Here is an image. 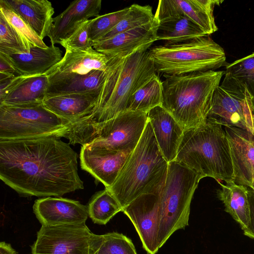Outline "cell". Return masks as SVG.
<instances>
[{"label": "cell", "mask_w": 254, "mask_h": 254, "mask_svg": "<svg viewBox=\"0 0 254 254\" xmlns=\"http://www.w3.org/2000/svg\"><path fill=\"white\" fill-rule=\"evenodd\" d=\"M77 157L60 138L0 140V179L21 195L60 197L84 189Z\"/></svg>", "instance_id": "obj_1"}, {"label": "cell", "mask_w": 254, "mask_h": 254, "mask_svg": "<svg viewBox=\"0 0 254 254\" xmlns=\"http://www.w3.org/2000/svg\"><path fill=\"white\" fill-rule=\"evenodd\" d=\"M145 47L125 57H109L105 78L92 113L78 121L101 122L126 112L131 96L157 75Z\"/></svg>", "instance_id": "obj_2"}, {"label": "cell", "mask_w": 254, "mask_h": 254, "mask_svg": "<svg viewBox=\"0 0 254 254\" xmlns=\"http://www.w3.org/2000/svg\"><path fill=\"white\" fill-rule=\"evenodd\" d=\"M168 167L169 163L159 148L147 118L138 143L128 156L113 185L107 189L123 210L142 194H160L166 182Z\"/></svg>", "instance_id": "obj_3"}, {"label": "cell", "mask_w": 254, "mask_h": 254, "mask_svg": "<svg viewBox=\"0 0 254 254\" xmlns=\"http://www.w3.org/2000/svg\"><path fill=\"white\" fill-rule=\"evenodd\" d=\"M224 123L220 119L208 117L205 123L185 130L175 160L203 178L211 177L226 184L235 183Z\"/></svg>", "instance_id": "obj_4"}, {"label": "cell", "mask_w": 254, "mask_h": 254, "mask_svg": "<svg viewBox=\"0 0 254 254\" xmlns=\"http://www.w3.org/2000/svg\"><path fill=\"white\" fill-rule=\"evenodd\" d=\"M225 74L224 71L209 70L164 74L161 106L184 131L201 125L208 117L214 91Z\"/></svg>", "instance_id": "obj_5"}, {"label": "cell", "mask_w": 254, "mask_h": 254, "mask_svg": "<svg viewBox=\"0 0 254 254\" xmlns=\"http://www.w3.org/2000/svg\"><path fill=\"white\" fill-rule=\"evenodd\" d=\"M202 178L181 162L175 160L169 163L166 182L159 196V249L175 231L189 225L190 203Z\"/></svg>", "instance_id": "obj_6"}, {"label": "cell", "mask_w": 254, "mask_h": 254, "mask_svg": "<svg viewBox=\"0 0 254 254\" xmlns=\"http://www.w3.org/2000/svg\"><path fill=\"white\" fill-rule=\"evenodd\" d=\"M149 53L156 71L163 75L215 70L228 64L223 48L209 35L183 43L155 46Z\"/></svg>", "instance_id": "obj_7"}, {"label": "cell", "mask_w": 254, "mask_h": 254, "mask_svg": "<svg viewBox=\"0 0 254 254\" xmlns=\"http://www.w3.org/2000/svg\"><path fill=\"white\" fill-rule=\"evenodd\" d=\"M147 122V113L126 111L101 122H78L65 137L69 144H94L118 152H131L138 143Z\"/></svg>", "instance_id": "obj_8"}, {"label": "cell", "mask_w": 254, "mask_h": 254, "mask_svg": "<svg viewBox=\"0 0 254 254\" xmlns=\"http://www.w3.org/2000/svg\"><path fill=\"white\" fill-rule=\"evenodd\" d=\"M71 127L70 122L50 111L43 104L0 105V140L65 138Z\"/></svg>", "instance_id": "obj_9"}, {"label": "cell", "mask_w": 254, "mask_h": 254, "mask_svg": "<svg viewBox=\"0 0 254 254\" xmlns=\"http://www.w3.org/2000/svg\"><path fill=\"white\" fill-rule=\"evenodd\" d=\"M246 87L226 73L214 91L208 117L220 119L254 135V111Z\"/></svg>", "instance_id": "obj_10"}, {"label": "cell", "mask_w": 254, "mask_h": 254, "mask_svg": "<svg viewBox=\"0 0 254 254\" xmlns=\"http://www.w3.org/2000/svg\"><path fill=\"white\" fill-rule=\"evenodd\" d=\"M92 234L85 224L42 225L32 254H89Z\"/></svg>", "instance_id": "obj_11"}, {"label": "cell", "mask_w": 254, "mask_h": 254, "mask_svg": "<svg viewBox=\"0 0 254 254\" xmlns=\"http://www.w3.org/2000/svg\"><path fill=\"white\" fill-rule=\"evenodd\" d=\"M159 196L151 193L142 194L122 210L133 224L143 248L148 254H155L159 249Z\"/></svg>", "instance_id": "obj_12"}, {"label": "cell", "mask_w": 254, "mask_h": 254, "mask_svg": "<svg viewBox=\"0 0 254 254\" xmlns=\"http://www.w3.org/2000/svg\"><path fill=\"white\" fill-rule=\"evenodd\" d=\"M158 22L157 40L175 45L206 36L178 8L174 0H160L154 14Z\"/></svg>", "instance_id": "obj_13"}, {"label": "cell", "mask_w": 254, "mask_h": 254, "mask_svg": "<svg viewBox=\"0 0 254 254\" xmlns=\"http://www.w3.org/2000/svg\"><path fill=\"white\" fill-rule=\"evenodd\" d=\"M131 152L114 151L94 144H86L81 148L80 166L108 189L115 182Z\"/></svg>", "instance_id": "obj_14"}, {"label": "cell", "mask_w": 254, "mask_h": 254, "mask_svg": "<svg viewBox=\"0 0 254 254\" xmlns=\"http://www.w3.org/2000/svg\"><path fill=\"white\" fill-rule=\"evenodd\" d=\"M230 148L234 182L252 189L254 183V135L244 129L224 123Z\"/></svg>", "instance_id": "obj_15"}, {"label": "cell", "mask_w": 254, "mask_h": 254, "mask_svg": "<svg viewBox=\"0 0 254 254\" xmlns=\"http://www.w3.org/2000/svg\"><path fill=\"white\" fill-rule=\"evenodd\" d=\"M33 212L42 225L85 224L88 207L79 201L61 197H46L35 201Z\"/></svg>", "instance_id": "obj_16"}, {"label": "cell", "mask_w": 254, "mask_h": 254, "mask_svg": "<svg viewBox=\"0 0 254 254\" xmlns=\"http://www.w3.org/2000/svg\"><path fill=\"white\" fill-rule=\"evenodd\" d=\"M158 27V22L155 17L152 22L143 26L121 33L105 40L91 42V46L109 57H125L144 47H150L157 41Z\"/></svg>", "instance_id": "obj_17"}, {"label": "cell", "mask_w": 254, "mask_h": 254, "mask_svg": "<svg viewBox=\"0 0 254 254\" xmlns=\"http://www.w3.org/2000/svg\"><path fill=\"white\" fill-rule=\"evenodd\" d=\"M101 0H76L53 19L48 37L55 45L68 37L81 24L92 17H98Z\"/></svg>", "instance_id": "obj_18"}, {"label": "cell", "mask_w": 254, "mask_h": 254, "mask_svg": "<svg viewBox=\"0 0 254 254\" xmlns=\"http://www.w3.org/2000/svg\"><path fill=\"white\" fill-rule=\"evenodd\" d=\"M19 76L28 77L45 74L62 59V51L51 45L47 48H32L24 53H0Z\"/></svg>", "instance_id": "obj_19"}, {"label": "cell", "mask_w": 254, "mask_h": 254, "mask_svg": "<svg viewBox=\"0 0 254 254\" xmlns=\"http://www.w3.org/2000/svg\"><path fill=\"white\" fill-rule=\"evenodd\" d=\"M159 148L169 163L176 158L184 130L174 118L163 107L158 106L147 113Z\"/></svg>", "instance_id": "obj_20"}, {"label": "cell", "mask_w": 254, "mask_h": 254, "mask_svg": "<svg viewBox=\"0 0 254 254\" xmlns=\"http://www.w3.org/2000/svg\"><path fill=\"white\" fill-rule=\"evenodd\" d=\"M108 61V56L97 52L92 46L85 50H65L62 60L45 74L50 78L84 75L94 70L105 71Z\"/></svg>", "instance_id": "obj_21"}, {"label": "cell", "mask_w": 254, "mask_h": 254, "mask_svg": "<svg viewBox=\"0 0 254 254\" xmlns=\"http://www.w3.org/2000/svg\"><path fill=\"white\" fill-rule=\"evenodd\" d=\"M100 91L70 94L46 98L44 105L71 125L90 116L96 105Z\"/></svg>", "instance_id": "obj_22"}, {"label": "cell", "mask_w": 254, "mask_h": 254, "mask_svg": "<svg viewBox=\"0 0 254 254\" xmlns=\"http://www.w3.org/2000/svg\"><path fill=\"white\" fill-rule=\"evenodd\" d=\"M48 84L45 74L20 76L13 87L0 96V105L25 106L43 104Z\"/></svg>", "instance_id": "obj_23"}, {"label": "cell", "mask_w": 254, "mask_h": 254, "mask_svg": "<svg viewBox=\"0 0 254 254\" xmlns=\"http://www.w3.org/2000/svg\"><path fill=\"white\" fill-rule=\"evenodd\" d=\"M42 39L48 36L53 23L55 11L47 0H5Z\"/></svg>", "instance_id": "obj_24"}, {"label": "cell", "mask_w": 254, "mask_h": 254, "mask_svg": "<svg viewBox=\"0 0 254 254\" xmlns=\"http://www.w3.org/2000/svg\"><path fill=\"white\" fill-rule=\"evenodd\" d=\"M105 76V71L94 70L84 75L61 76L48 78L49 84L46 98L100 91Z\"/></svg>", "instance_id": "obj_25"}, {"label": "cell", "mask_w": 254, "mask_h": 254, "mask_svg": "<svg viewBox=\"0 0 254 254\" xmlns=\"http://www.w3.org/2000/svg\"><path fill=\"white\" fill-rule=\"evenodd\" d=\"M217 182L221 188L217 190V195L223 203L225 210L240 224L242 230L246 229L251 220L248 187L235 183Z\"/></svg>", "instance_id": "obj_26"}, {"label": "cell", "mask_w": 254, "mask_h": 254, "mask_svg": "<svg viewBox=\"0 0 254 254\" xmlns=\"http://www.w3.org/2000/svg\"><path fill=\"white\" fill-rule=\"evenodd\" d=\"M179 9L195 23L206 35L218 30L213 15L216 5L223 0H174Z\"/></svg>", "instance_id": "obj_27"}, {"label": "cell", "mask_w": 254, "mask_h": 254, "mask_svg": "<svg viewBox=\"0 0 254 254\" xmlns=\"http://www.w3.org/2000/svg\"><path fill=\"white\" fill-rule=\"evenodd\" d=\"M89 254H137L131 240L118 232L96 235L92 233Z\"/></svg>", "instance_id": "obj_28"}, {"label": "cell", "mask_w": 254, "mask_h": 254, "mask_svg": "<svg viewBox=\"0 0 254 254\" xmlns=\"http://www.w3.org/2000/svg\"><path fill=\"white\" fill-rule=\"evenodd\" d=\"M162 82L156 75L131 96L126 111L148 113L155 107L162 106Z\"/></svg>", "instance_id": "obj_29"}, {"label": "cell", "mask_w": 254, "mask_h": 254, "mask_svg": "<svg viewBox=\"0 0 254 254\" xmlns=\"http://www.w3.org/2000/svg\"><path fill=\"white\" fill-rule=\"evenodd\" d=\"M87 207L89 217L94 223L99 225L106 224L122 211L120 203L106 188L92 196Z\"/></svg>", "instance_id": "obj_30"}, {"label": "cell", "mask_w": 254, "mask_h": 254, "mask_svg": "<svg viewBox=\"0 0 254 254\" xmlns=\"http://www.w3.org/2000/svg\"><path fill=\"white\" fill-rule=\"evenodd\" d=\"M154 18L151 6L133 4L129 7L128 11L118 23L97 41L105 40L121 33L143 26L152 22Z\"/></svg>", "instance_id": "obj_31"}, {"label": "cell", "mask_w": 254, "mask_h": 254, "mask_svg": "<svg viewBox=\"0 0 254 254\" xmlns=\"http://www.w3.org/2000/svg\"><path fill=\"white\" fill-rule=\"evenodd\" d=\"M0 13L20 34L30 49L35 47L45 49L48 47L5 0H0Z\"/></svg>", "instance_id": "obj_32"}, {"label": "cell", "mask_w": 254, "mask_h": 254, "mask_svg": "<svg viewBox=\"0 0 254 254\" xmlns=\"http://www.w3.org/2000/svg\"><path fill=\"white\" fill-rule=\"evenodd\" d=\"M30 50L20 34L0 13V53H24Z\"/></svg>", "instance_id": "obj_33"}, {"label": "cell", "mask_w": 254, "mask_h": 254, "mask_svg": "<svg viewBox=\"0 0 254 254\" xmlns=\"http://www.w3.org/2000/svg\"><path fill=\"white\" fill-rule=\"evenodd\" d=\"M225 72L244 85L254 97V53L228 64Z\"/></svg>", "instance_id": "obj_34"}, {"label": "cell", "mask_w": 254, "mask_h": 254, "mask_svg": "<svg viewBox=\"0 0 254 254\" xmlns=\"http://www.w3.org/2000/svg\"><path fill=\"white\" fill-rule=\"evenodd\" d=\"M129 9V7L111 13L99 15L92 19L90 29L91 42L98 41L102 37L111 31L123 18Z\"/></svg>", "instance_id": "obj_35"}, {"label": "cell", "mask_w": 254, "mask_h": 254, "mask_svg": "<svg viewBox=\"0 0 254 254\" xmlns=\"http://www.w3.org/2000/svg\"><path fill=\"white\" fill-rule=\"evenodd\" d=\"M92 21V19L83 22L60 44L65 50L70 51L85 50L91 47L90 29Z\"/></svg>", "instance_id": "obj_36"}, {"label": "cell", "mask_w": 254, "mask_h": 254, "mask_svg": "<svg viewBox=\"0 0 254 254\" xmlns=\"http://www.w3.org/2000/svg\"><path fill=\"white\" fill-rule=\"evenodd\" d=\"M248 198L251 220L249 226L243 231L245 236L254 239V190L250 188H248Z\"/></svg>", "instance_id": "obj_37"}, {"label": "cell", "mask_w": 254, "mask_h": 254, "mask_svg": "<svg viewBox=\"0 0 254 254\" xmlns=\"http://www.w3.org/2000/svg\"><path fill=\"white\" fill-rule=\"evenodd\" d=\"M0 73L19 76L12 66L0 55Z\"/></svg>", "instance_id": "obj_38"}, {"label": "cell", "mask_w": 254, "mask_h": 254, "mask_svg": "<svg viewBox=\"0 0 254 254\" xmlns=\"http://www.w3.org/2000/svg\"><path fill=\"white\" fill-rule=\"evenodd\" d=\"M0 254H18L16 251L13 249L11 245L5 242H1L0 243Z\"/></svg>", "instance_id": "obj_39"}, {"label": "cell", "mask_w": 254, "mask_h": 254, "mask_svg": "<svg viewBox=\"0 0 254 254\" xmlns=\"http://www.w3.org/2000/svg\"><path fill=\"white\" fill-rule=\"evenodd\" d=\"M252 101L253 107V109H254V97L252 98Z\"/></svg>", "instance_id": "obj_40"}, {"label": "cell", "mask_w": 254, "mask_h": 254, "mask_svg": "<svg viewBox=\"0 0 254 254\" xmlns=\"http://www.w3.org/2000/svg\"><path fill=\"white\" fill-rule=\"evenodd\" d=\"M253 190H254V188H253Z\"/></svg>", "instance_id": "obj_41"}]
</instances>
